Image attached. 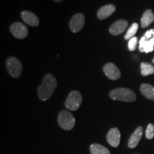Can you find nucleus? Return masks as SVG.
I'll use <instances>...</instances> for the list:
<instances>
[{"mask_svg":"<svg viewBox=\"0 0 154 154\" xmlns=\"http://www.w3.org/2000/svg\"><path fill=\"white\" fill-rule=\"evenodd\" d=\"M57 86V81L51 74L44 76L42 84L38 88V98L41 101H47L52 95Z\"/></svg>","mask_w":154,"mask_h":154,"instance_id":"nucleus-1","label":"nucleus"},{"mask_svg":"<svg viewBox=\"0 0 154 154\" xmlns=\"http://www.w3.org/2000/svg\"><path fill=\"white\" fill-rule=\"evenodd\" d=\"M109 96L113 100L126 102H133L136 99L134 92L126 88H115L109 93Z\"/></svg>","mask_w":154,"mask_h":154,"instance_id":"nucleus-2","label":"nucleus"},{"mask_svg":"<svg viewBox=\"0 0 154 154\" xmlns=\"http://www.w3.org/2000/svg\"><path fill=\"white\" fill-rule=\"evenodd\" d=\"M74 116L68 111H61L58 116V124L63 130H72L75 126Z\"/></svg>","mask_w":154,"mask_h":154,"instance_id":"nucleus-3","label":"nucleus"},{"mask_svg":"<svg viewBox=\"0 0 154 154\" xmlns=\"http://www.w3.org/2000/svg\"><path fill=\"white\" fill-rule=\"evenodd\" d=\"M82 102V96L80 92L73 91L70 92L65 101V106L71 111H76L79 109Z\"/></svg>","mask_w":154,"mask_h":154,"instance_id":"nucleus-4","label":"nucleus"},{"mask_svg":"<svg viewBox=\"0 0 154 154\" xmlns=\"http://www.w3.org/2000/svg\"><path fill=\"white\" fill-rule=\"evenodd\" d=\"M6 66L7 71L13 78H18L20 76L22 71V65L20 61L16 57H9L6 61Z\"/></svg>","mask_w":154,"mask_h":154,"instance_id":"nucleus-5","label":"nucleus"},{"mask_svg":"<svg viewBox=\"0 0 154 154\" xmlns=\"http://www.w3.org/2000/svg\"><path fill=\"white\" fill-rule=\"evenodd\" d=\"M85 22V17L82 13L74 15L69 22V29L74 33H76L82 29Z\"/></svg>","mask_w":154,"mask_h":154,"instance_id":"nucleus-6","label":"nucleus"},{"mask_svg":"<svg viewBox=\"0 0 154 154\" xmlns=\"http://www.w3.org/2000/svg\"><path fill=\"white\" fill-rule=\"evenodd\" d=\"M10 31L13 36L17 38H24L28 35L27 27L21 22H15L10 26Z\"/></svg>","mask_w":154,"mask_h":154,"instance_id":"nucleus-7","label":"nucleus"},{"mask_svg":"<svg viewBox=\"0 0 154 154\" xmlns=\"http://www.w3.org/2000/svg\"><path fill=\"white\" fill-rule=\"evenodd\" d=\"M103 73L109 79L117 80L121 77V72L114 63H108L103 66Z\"/></svg>","mask_w":154,"mask_h":154,"instance_id":"nucleus-8","label":"nucleus"},{"mask_svg":"<svg viewBox=\"0 0 154 154\" xmlns=\"http://www.w3.org/2000/svg\"><path fill=\"white\" fill-rule=\"evenodd\" d=\"M108 143L113 147L116 148L119 146L121 140V133L117 128H113L109 130L106 135Z\"/></svg>","mask_w":154,"mask_h":154,"instance_id":"nucleus-9","label":"nucleus"},{"mask_svg":"<svg viewBox=\"0 0 154 154\" xmlns=\"http://www.w3.org/2000/svg\"><path fill=\"white\" fill-rule=\"evenodd\" d=\"M128 26V22L126 20H118L113 23L109 28V32L113 36L122 34Z\"/></svg>","mask_w":154,"mask_h":154,"instance_id":"nucleus-10","label":"nucleus"},{"mask_svg":"<svg viewBox=\"0 0 154 154\" xmlns=\"http://www.w3.org/2000/svg\"><path fill=\"white\" fill-rule=\"evenodd\" d=\"M138 49L140 52L149 53L153 51L154 49V37L147 39L145 36H143L139 42Z\"/></svg>","mask_w":154,"mask_h":154,"instance_id":"nucleus-11","label":"nucleus"},{"mask_svg":"<svg viewBox=\"0 0 154 154\" xmlns=\"http://www.w3.org/2000/svg\"><path fill=\"white\" fill-rule=\"evenodd\" d=\"M143 127L141 126H138L135 131L133 133L131 136L128 140V146L130 149H134L136 148L137 145L139 143L140 140L141 139L142 135H143Z\"/></svg>","mask_w":154,"mask_h":154,"instance_id":"nucleus-12","label":"nucleus"},{"mask_svg":"<svg viewBox=\"0 0 154 154\" xmlns=\"http://www.w3.org/2000/svg\"><path fill=\"white\" fill-rule=\"evenodd\" d=\"M23 21L32 26H37L39 24V20L36 14L29 11H23L21 14Z\"/></svg>","mask_w":154,"mask_h":154,"instance_id":"nucleus-13","label":"nucleus"},{"mask_svg":"<svg viewBox=\"0 0 154 154\" xmlns=\"http://www.w3.org/2000/svg\"><path fill=\"white\" fill-rule=\"evenodd\" d=\"M116 11V7L113 5H107L101 7L97 12L98 18L101 20L107 19Z\"/></svg>","mask_w":154,"mask_h":154,"instance_id":"nucleus-14","label":"nucleus"},{"mask_svg":"<svg viewBox=\"0 0 154 154\" xmlns=\"http://www.w3.org/2000/svg\"><path fill=\"white\" fill-rule=\"evenodd\" d=\"M154 22V14L151 9H148L143 13L140 19V25L142 28H146Z\"/></svg>","mask_w":154,"mask_h":154,"instance_id":"nucleus-15","label":"nucleus"},{"mask_svg":"<svg viewBox=\"0 0 154 154\" xmlns=\"http://www.w3.org/2000/svg\"><path fill=\"white\" fill-rule=\"evenodd\" d=\"M140 92L146 99L154 101V87L149 84H143L140 87Z\"/></svg>","mask_w":154,"mask_h":154,"instance_id":"nucleus-16","label":"nucleus"},{"mask_svg":"<svg viewBox=\"0 0 154 154\" xmlns=\"http://www.w3.org/2000/svg\"><path fill=\"white\" fill-rule=\"evenodd\" d=\"M91 154H110L109 150L99 143H93L90 146Z\"/></svg>","mask_w":154,"mask_h":154,"instance_id":"nucleus-17","label":"nucleus"},{"mask_svg":"<svg viewBox=\"0 0 154 154\" xmlns=\"http://www.w3.org/2000/svg\"><path fill=\"white\" fill-rule=\"evenodd\" d=\"M140 72L142 76H146L154 74V66L149 63L142 62L140 63Z\"/></svg>","mask_w":154,"mask_h":154,"instance_id":"nucleus-18","label":"nucleus"},{"mask_svg":"<svg viewBox=\"0 0 154 154\" xmlns=\"http://www.w3.org/2000/svg\"><path fill=\"white\" fill-rule=\"evenodd\" d=\"M138 29V24L137 23H134L131 26H130L128 31H127L126 35H125L124 38L126 40H130L131 38L134 37L135 34H136Z\"/></svg>","mask_w":154,"mask_h":154,"instance_id":"nucleus-19","label":"nucleus"},{"mask_svg":"<svg viewBox=\"0 0 154 154\" xmlns=\"http://www.w3.org/2000/svg\"><path fill=\"white\" fill-rule=\"evenodd\" d=\"M146 136L148 139L154 138V126L152 124H149L146 131Z\"/></svg>","mask_w":154,"mask_h":154,"instance_id":"nucleus-20","label":"nucleus"},{"mask_svg":"<svg viewBox=\"0 0 154 154\" xmlns=\"http://www.w3.org/2000/svg\"><path fill=\"white\" fill-rule=\"evenodd\" d=\"M137 44H138L137 37L134 36V37L131 38L129 40V42H128V49H129L130 51H134V50L136 49V46H137Z\"/></svg>","mask_w":154,"mask_h":154,"instance_id":"nucleus-21","label":"nucleus"},{"mask_svg":"<svg viewBox=\"0 0 154 154\" xmlns=\"http://www.w3.org/2000/svg\"><path fill=\"white\" fill-rule=\"evenodd\" d=\"M145 37L147 38V39H150V38L154 37V29H151L147 31L145 34Z\"/></svg>","mask_w":154,"mask_h":154,"instance_id":"nucleus-22","label":"nucleus"},{"mask_svg":"<svg viewBox=\"0 0 154 154\" xmlns=\"http://www.w3.org/2000/svg\"><path fill=\"white\" fill-rule=\"evenodd\" d=\"M54 1L56 2H62L63 0H54Z\"/></svg>","mask_w":154,"mask_h":154,"instance_id":"nucleus-23","label":"nucleus"},{"mask_svg":"<svg viewBox=\"0 0 154 154\" xmlns=\"http://www.w3.org/2000/svg\"><path fill=\"white\" fill-rule=\"evenodd\" d=\"M153 63H154V59H153Z\"/></svg>","mask_w":154,"mask_h":154,"instance_id":"nucleus-24","label":"nucleus"}]
</instances>
